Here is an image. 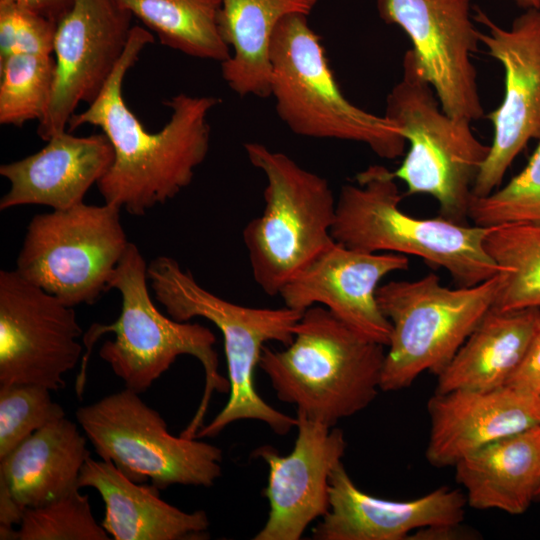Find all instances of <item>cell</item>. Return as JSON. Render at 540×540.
Instances as JSON below:
<instances>
[{
  "label": "cell",
  "instance_id": "obj_7",
  "mask_svg": "<svg viewBox=\"0 0 540 540\" xmlns=\"http://www.w3.org/2000/svg\"><path fill=\"white\" fill-rule=\"evenodd\" d=\"M266 178L265 206L242 237L256 284L269 296L281 289L335 240L336 199L328 181L265 145H244Z\"/></svg>",
  "mask_w": 540,
  "mask_h": 540
},
{
  "label": "cell",
  "instance_id": "obj_11",
  "mask_svg": "<svg viewBox=\"0 0 540 540\" xmlns=\"http://www.w3.org/2000/svg\"><path fill=\"white\" fill-rule=\"evenodd\" d=\"M114 204L79 203L35 215L15 270L69 306L91 305L110 290L130 241Z\"/></svg>",
  "mask_w": 540,
  "mask_h": 540
},
{
  "label": "cell",
  "instance_id": "obj_13",
  "mask_svg": "<svg viewBox=\"0 0 540 540\" xmlns=\"http://www.w3.org/2000/svg\"><path fill=\"white\" fill-rule=\"evenodd\" d=\"M380 18L399 26L412 42L418 68L449 116L475 121L484 110L472 55L480 31L470 0H377Z\"/></svg>",
  "mask_w": 540,
  "mask_h": 540
},
{
  "label": "cell",
  "instance_id": "obj_1",
  "mask_svg": "<svg viewBox=\"0 0 540 540\" xmlns=\"http://www.w3.org/2000/svg\"><path fill=\"white\" fill-rule=\"evenodd\" d=\"M154 42L147 28L134 25L126 49L96 99L70 118L67 130L99 127L114 150V161L96 184L105 203L134 216L173 199L191 182L210 144L208 115L221 99L179 93L166 101L169 121L149 132L123 98L126 73Z\"/></svg>",
  "mask_w": 540,
  "mask_h": 540
},
{
  "label": "cell",
  "instance_id": "obj_29",
  "mask_svg": "<svg viewBox=\"0 0 540 540\" xmlns=\"http://www.w3.org/2000/svg\"><path fill=\"white\" fill-rule=\"evenodd\" d=\"M79 489L25 509L9 540H109L111 537L93 515L88 495Z\"/></svg>",
  "mask_w": 540,
  "mask_h": 540
},
{
  "label": "cell",
  "instance_id": "obj_2",
  "mask_svg": "<svg viewBox=\"0 0 540 540\" xmlns=\"http://www.w3.org/2000/svg\"><path fill=\"white\" fill-rule=\"evenodd\" d=\"M384 347L314 305L302 312L289 345L282 350L264 346L258 367L297 414L334 427L376 398Z\"/></svg>",
  "mask_w": 540,
  "mask_h": 540
},
{
  "label": "cell",
  "instance_id": "obj_12",
  "mask_svg": "<svg viewBox=\"0 0 540 540\" xmlns=\"http://www.w3.org/2000/svg\"><path fill=\"white\" fill-rule=\"evenodd\" d=\"M74 307L22 277L0 271V385L65 387L82 353Z\"/></svg>",
  "mask_w": 540,
  "mask_h": 540
},
{
  "label": "cell",
  "instance_id": "obj_20",
  "mask_svg": "<svg viewBox=\"0 0 540 540\" xmlns=\"http://www.w3.org/2000/svg\"><path fill=\"white\" fill-rule=\"evenodd\" d=\"M46 142L38 152L0 166L10 185L0 199L1 211L23 205L60 210L82 203L114 161L103 132L79 137L65 130Z\"/></svg>",
  "mask_w": 540,
  "mask_h": 540
},
{
  "label": "cell",
  "instance_id": "obj_15",
  "mask_svg": "<svg viewBox=\"0 0 540 540\" xmlns=\"http://www.w3.org/2000/svg\"><path fill=\"white\" fill-rule=\"evenodd\" d=\"M133 15L116 0H76L57 24L55 80L37 133L44 141L67 130L81 102L92 103L128 44Z\"/></svg>",
  "mask_w": 540,
  "mask_h": 540
},
{
  "label": "cell",
  "instance_id": "obj_17",
  "mask_svg": "<svg viewBox=\"0 0 540 540\" xmlns=\"http://www.w3.org/2000/svg\"><path fill=\"white\" fill-rule=\"evenodd\" d=\"M408 268L406 255L365 252L334 241L279 296L284 306L300 312L321 305L358 333L387 347L392 326L379 307L377 289L385 276Z\"/></svg>",
  "mask_w": 540,
  "mask_h": 540
},
{
  "label": "cell",
  "instance_id": "obj_30",
  "mask_svg": "<svg viewBox=\"0 0 540 540\" xmlns=\"http://www.w3.org/2000/svg\"><path fill=\"white\" fill-rule=\"evenodd\" d=\"M473 225L495 227L540 222V143L525 168L505 186L470 201Z\"/></svg>",
  "mask_w": 540,
  "mask_h": 540
},
{
  "label": "cell",
  "instance_id": "obj_18",
  "mask_svg": "<svg viewBox=\"0 0 540 540\" xmlns=\"http://www.w3.org/2000/svg\"><path fill=\"white\" fill-rule=\"evenodd\" d=\"M330 508L313 528L315 540H403L419 529L462 523L467 499L440 487L413 500L377 498L359 489L340 462L330 477Z\"/></svg>",
  "mask_w": 540,
  "mask_h": 540
},
{
  "label": "cell",
  "instance_id": "obj_27",
  "mask_svg": "<svg viewBox=\"0 0 540 540\" xmlns=\"http://www.w3.org/2000/svg\"><path fill=\"white\" fill-rule=\"evenodd\" d=\"M485 248L505 272L493 310L540 309V222L491 227Z\"/></svg>",
  "mask_w": 540,
  "mask_h": 540
},
{
  "label": "cell",
  "instance_id": "obj_36",
  "mask_svg": "<svg viewBox=\"0 0 540 540\" xmlns=\"http://www.w3.org/2000/svg\"><path fill=\"white\" fill-rule=\"evenodd\" d=\"M516 5L523 9H540V0H513Z\"/></svg>",
  "mask_w": 540,
  "mask_h": 540
},
{
  "label": "cell",
  "instance_id": "obj_6",
  "mask_svg": "<svg viewBox=\"0 0 540 540\" xmlns=\"http://www.w3.org/2000/svg\"><path fill=\"white\" fill-rule=\"evenodd\" d=\"M307 17H284L271 38L270 94L279 118L300 136L363 143L388 160L402 156L407 141L401 128L343 95Z\"/></svg>",
  "mask_w": 540,
  "mask_h": 540
},
{
  "label": "cell",
  "instance_id": "obj_23",
  "mask_svg": "<svg viewBox=\"0 0 540 540\" xmlns=\"http://www.w3.org/2000/svg\"><path fill=\"white\" fill-rule=\"evenodd\" d=\"M454 467L469 506L522 514L540 485V425L492 442Z\"/></svg>",
  "mask_w": 540,
  "mask_h": 540
},
{
  "label": "cell",
  "instance_id": "obj_22",
  "mask_svg": "<svg viewBox=\"0 0 540 540\" xmlns=\"http://www.w3.org/2000/svg\"><path fill=\"white\" fill-rule=\"evenodd\" d=\"M78 425L66 417L51 422L1 459L0 494L24 511L79 488V475L90 452Z\"/></svg>",
  "mask_w": 540,
  "mask_h": 540
},
{
  "label": "cell",
  "instance_id": "obj_31",
  "mask_svg": "<svg viewBox=\"0 0 540 540\" xmlns=\"http://www.w3.org/2000/svg\"><path fill=\"white\" fill-rule=\"evenodd\" d=\"M50 392L36 384L0 385V460L37 430L65 417Z\"/></svg>",
  "mask_w": 540,
  "mask_h": 540
},
{
  "label": "cell",
  "instance_id": "obj_10",
  "mask_svg": "<svg viewBox=\"0 0 540 540\" xmlns=\"http://www.w3.org/2000/svg\"><path fill=\"white\" fill-rule=\"evenodd\" d=\"M76 420L102 460L135 483L211 487L222 473V450L200 438L174 436L158 411L124 388L79 407Z\"/></svg>",
  "mask_w": 540,
  "mask_h": 540
},
{
  "label": "cell",
  "instance_id": "obj_8",
  "mask_svg": "<svg viewBox=\"0 0 540 540\" xmlns=\"http://www.w3.org/2000/svg\"><path fill=\"white\" fill-rule=\"evenodd\" d=\"M504 279L501 270L481 283L449 288L430 273L380 285L377 301L392 326L381 391L407 388L425 371L438 375L493 309Z\"/></svg>",
  "mask_w": 540,
  "mask_h": 540
},
{
  "label": "cell",
  "instance_id": "obj_35",
  "mask_svg": "<svg viewBox=\"0 0 540 540\" xmlns=\"http://www.w3.org/2000/svg\"><path fill=\"white\" fill-rule=\"evenodd\" d=\"M459 524L429 526L414 532L409 539L415 540H454L471 539L474 534Z\"/></svg>",
  "mask_w": 540,
  "mask_h": 540
},
{
  "label": "cell",
  "instance_id": "obj_16",
  "mask_svg": "<svg viewBox=\"0 0 540 540\" xmlns=\"http://www.w3.org/2000/svg\"><path fill=\"white\" fill-rule=\"evenodd\" d=\"M296 418L297 437L288 455L268 445L254 452L269 468L263 491L268 518L254 540H298L329 511L330 477L345 453L344 433L300 414Z\"/></svg>",
  "mask_w": 540,
  "mask_h": 540
},
{
  "label": "cell",
  "instance_id": "obj_33",
  "mask_svg": "<svg viewBox=\"0 0 540 540\" xmlns=\"http://www.w3.org/2000/svg\"><path fill=\"white\" fill-rule=\"evenodd\" d=\"M506 386L540 397V309L528 347Z\"/></svg>",
  "mask_w": 540,
  "mask_h": 540
},
{
  "label": "cell",
  "instance_id": "obj_25",
  "mask_svg": "<svg viewBox=\"0 0 540 540\" xmlns=\"http://www.w3.org/2000/svg\"><path fill=\"white\" fill-rule=\"evenodd\" d=\"M538 310H490L437 375L435 392L506 386L531 340Z\"/></svg>",
  "mask_w": 540,
  "mask_h": 540
},
{
  "label": "cell",
  "instance_id": "obj_9",
  "mask_svg": "<svg viewBox=\"0 0 540 540\" xmlns=\"http://www.w3.org/2000/svg\"><path fill=\"white\" fill-rule=\"evenodd\" d=\"M400 81L386 99L385 114L401 128L409 149L392 171L407 194H427L439 205V216L464 224L472 189L490 145L474 134L470 121L453 118L441 108L422 76L411 49L403 57Z\"/></svg>",
  "mask_w": 540,
  "mask_h": 540
},
{
  "label": "cell",
  "instance_id": "obj_19",
  "mask_svg": "<svg viewBox=\"0 0 540 540\" xmlns=\"http://www.w3.org/2000/svg\"><path fill=\"white\" fill-rule=\"evenodd\" d=\"M427 410L425 455L439 468L455 466L492 442L540 425V397L509 386L435 392Z\"/></svg>",
  "mask_w": 540,
  "mask_h": 540
},
{
  "label": "cell",
  "instance_id": "obj_24",
  "mask_svg": "<svg viewBox=\"0 0 540 540\" xmlns=\"http://www.w3.org/2000/svg\"><path fill=\"white\" fill-rule=\"evenodd\" d=\"M318 0H221L219 32L230 57L221 63L228 87L240 96L270 94V42L278 23L290 14L309 15Z\"/></svg>",
  "mask_w": 540,
  "mask_h": 540
},
{
  "label": "cell",
  "instance_id": "obj_3",
  "mask_svg": "<svg viewBox=\"0 0 540 540\" xmlns=\"http://www.w3.org/2000/svg\"><path fill=\"white\" fill-rule=\"evenodd\" d=\"M147 277L156 300L177 321L204 318L221 332L227 363L229 399L223 409L196 438L218 435L235 421L252 419L285 435L296 427L297 418L266 403L255 388V369L262 350L270 341L289 345L302 312L288 308H255L225 300L203 288L188 269L170 256L148 263Z\"/></svg>",
  "mask_w": 540,
  "mask_h": 540
},
{
  "label": "cell",
  "instance_id": "obj_21",
  "mask_svg": "<svg viewBox=\"0 0 540 540\" xmlns=\"http://www.w3.org/2000/svg\"><path fill=\"white\" fill-rule=\"evenodd\" d=\"M77 486L91 487L100 494L105 505L101 525L115 540H199L209 536L205 511L180 510L163 501L158 488L131 481L110 461L89 456Z\"/></svg>",
  "mask_w": 540,
  "mask_h": 540
},
{
  "label": "cell",
  "instance_id": "obj_26",
  "mask_svg": "<svg viewBox=\"0 0 540 540\" xmlns=\"http://www.w3.org/2000/svg\"><path fill=\"white\" fill-rule=\"evenodd\" d=\"M116 1L154 32L164 46L220 63L231 55L219 32L221 0Z\"/></svg>",
  "mask_w": 540,
  "mask_h": 540
},
{
  "label": "cell",
  "instance_id": "obj_37",
  "mask_svg": "<svg viewBox=\"0 0 540 540\" xmlns=\"http://www.w3.org/2000/svg\"><path fill=\"white\" fill-rule=\"evenodd\" d=\"M536 499L540 500V485H539V488L537 490Z\"/></svg>",
  "mask_w": 540,
  "mask_h": 540
},
{
  "label": "cell",
  "instance_id": "obj_28",
  "mask_svg": "<svg viewBox=\"0 0 540 540\" xmlns=\"http://www.w3.org/2000/svg\"><path fill=\"white\" fill-rule=\"evenodd\" d=\"M52 55L12 54L0 62V123L21 127L47 113L55 80Z\"/></svg>",
  "mask_w": 540,
  "mask_h": 540
},
{
  "label": "cell",
  "instance_id": "obj_4",
  "mask_svg": "<svg viewBox=\"0 0 540 540\" xmlns=\"http://www.w3.org/2000/svg\"><path fill=\"white\" fill-rule=\"evenodd\" d=\"M336 199L332 237L365 252L414 255L447 270L459 286L481 283L501 271L485 248L491 227L445 219L417 218L400 208L393 172L370 165Z\"/></svg>",
  "mask_w": 540,
  "mask_h": 540
},
{
  "label": "cell",
  "instance_id": "obj_14",
  "mask_svg": "<svg viewBox=\"0 0 540 540\" xmlns=\"http://www.w3.org/2000/svg\"><path fill=\"white\" fill-rule=\"evenodd\" d=\"M473 19L484 26L480 42L504 69L505 92L488 118L493 140L472 189L483 197L498 189L505 173L531 139H540V9H526L510 28H502L475 7Z\"/></svg>",
  "mask_w": 540,
  "mask_h": 540
},
{
  "label": "cell",
  "instance_id": "obj_5",
  "mask_svg": "<svg viewBox=\"0 0 540 540\" xmlns=\"http://www.w3.org/2000/svg\"><path fill=\"white\" fill-rule=\"evenodd\" d=\"M147 267L138 247L130 242L109 284L110 289L120 293V315L112 324L92 325L84 341L90 350L100 335L115 333L114 340L101 346L99 356L125 388L139 394L166 372L178 356L195 357L205 372V390L195 416L181 433L193 438L203 426L212 393L229 392V381L218 371L213 332L199 323L166 317L156 308L148 291Z\"/></svg>",
  "mask_w": 540,
  "mask_h": 540
},
{
  "label": "cell",
  "instance_id": "obj_32",
  "mask_svg": "<svg viewBox=\"0 0 540 540\" xmlns=\"http://www.w3.org/2000/svg\"><path fill=\"white\" fill-rule=\"evenodd\" d=\"M57 24L12 3L0 4V62L12 54L52 55Z\"/></svg>",
  "mask_w": 540,
  "mask_h": 540
},
{
  "label": "cell",
  "instance_id": "obj_34",
  "mask_svg": "<svg viewBox=\"0 0 540 540\" xmlns=\"http://www.w3.org/2000/svg\"><path fill=\"white\" fill-rule=\"evenodd\" d=\"M75 1L76 0H0V4H16L58 24L72 9Z\"/></svg>",
  "mask_w": 540,
  "mask_h": 540
}]
</instances>
